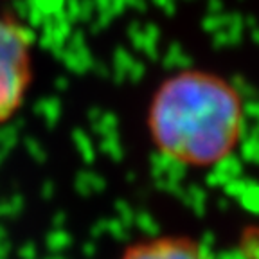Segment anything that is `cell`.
<instances>
[{"label":"cell","mask_w":259,"mask_h":259,"mask_svg":"<svg viewBox=\"0 0 259 259\" xmlns=\"http://www.w3.org/2000/svg\"><path fill=\"white\" fill-rule=\"evenodd\" d=\"M31 81V32L9 16L0 18V126L22 108Z\"/></svg>","instance_id":"2"},{"label":"cell","mask_w":259,"mask_h":259,"mask_svg":"<svg viewBox=\"0 0 259 259\" xmlns=\"http://www.w3.org/2000/svg\"><path fill=\"white\" fill-rule=\"evenodd\" d=\"M117 259H209L191 236L162 234L130 243Z\"/></svg>","instance_id":"3"},{"label":"cell","mask_w":259,"mask_h":259,"mask_svg":"<svg viewBox=\"0 0 259 259\" xmlns=\"http://www.w3.org/2000/svg\"><path fill=\"white\" fill-rule=\"evenodd\" d=\"M158 153L187 167H212L236 151L245 128L243 97L209 70H182L164 79L146 112Z\"/></svg>","instance_id":"1"}]
</instances>
